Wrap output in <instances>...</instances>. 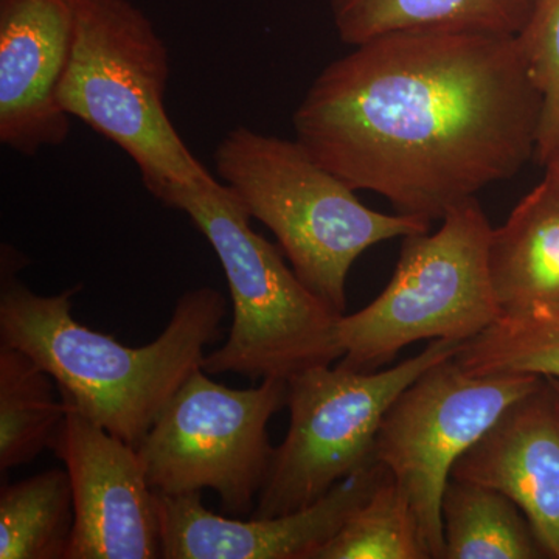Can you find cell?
Masks as SVG:
<instances>
[{"mask_svg": "<svg viewBox=\"0 0 559 559\" xmlns=\"http://www.w3.org/2000/svg\"><path fill=\"white\" fill-rule=\"evenodd\" d=\"M540 117L516 36L417 31L330 62L293 123L297 142L353 190L432 223L520 173L536 156Z\"/></svg>", "mask_w": 559, "mask_h": 559, "instance_id": "obj_1", "label": "cell"}, {"mask_svg": "<svg viewBox=\"0 0 559 559\" xmlns=\"http://www.w3.org/2000/svg\"><path fill=\"white\" fill-rule=\"evenodd\" d=\"M20 253L2 250L0 344L21 349L53 378L61 401L138 448L205 348L223 340L227 304L202 286L179 297L170 322L145 347L132 348L73 318L81 286L39 296L20 278Z\"/></svg>", "mask_w": 559, "mask_h": 559, "instance_id": "obj_2", "label": "cell"}, {"mask_svg": "<svg viewBox=\"0 0 559 559\" xmlns=\"http://www.w3.org/2000/svg\"><path fill=\"white\" fill-rule=\"evenodd\" d=\"M154 198L189 216L215 250L229 285V337L205 355V373L288 381L342 359L337 323L344 314L297 277L278 246L250 227L248 210L226 183L212 178L170 186Z\"/></svg>", "mask_w": 559, "mask_h": 559, "instance_id": "obj_3", "label": "cell"}, {"mask_svg": "<svg viewBox=\"0 0 559 559\" xmlns=\"http://www.w3.org/2000/svg\"><path fill=\"white\" fill-rule=\"evenodd\" d=\"M221 182L277 238L297 277L344 314L353 263L371 246L429 231V221L385 215L323 168L296 139L238 127L213 154Z\"/></svg>", "mask_w": 559, "mask_h": 559, "instance_id": "obj_4", "label": "cell"}, {"mask_svg": "<svg viewBox=\"0 0 559 559\" xmlns=\"http://www.w3.org/2000/svg\"><path fill=\"white\" fill-rule=\"evenodd\" d=\"M73 43L58 102L116 143L151 194L215 178L186 145L165 109L170 53L131 0H72Z\"/></svg>", "mask_w": 559, "mask_h": 559, "instance_id": "obj_5", "label": "cell"}, {"mask_svg": "<svg viewBox=\"0 0 559 559\" xmlns=\"http://www.w3.org/2000/svg\"><path fill=\"white\" fill-rule=\"evenodd\" d=\"M439 230L403 238L388 288L342 316L341 366L374 371L419 341L463 342L502 318L488 270L492 227L477 198L444 215Z\"/></svg>", "mask_w": 559, "mask_h": 559, "instance_id": "obj_6", "label": "cell"}, {"mask_svg": "<svg viewBox=\"0 0 559 559\" xmlns=\"http://www.w3.org/2000/svg\"><path fill=\"white\" fill-rule=\"evenodd\" d=\"M460 345L430 341L419 355L388 370L359 371L340 364L293 374L286 381L288 433L275 448L250 518L305 509L374 462L378 432L392 404L430 367L454 358Z\"/></svg>", "mask_w": 559, "mask_h": 559, "instance_id": "obj_7", "label": "cell"}, {"mask_svg": "<svg viewBox=\"0 0 559 559\" xmlns=\"http://www.w3.org/2000/svg\"><path fill=\"white\" fill-rule=\"evenodd\" d=\"M286 396L288 382L278 378L230 389L194 371L138 447L151 488L165 496L212 489L223 514L252 516L274 457L267 425Z\"/></svg>", "mask_w": 559, "mask_h": 559, "instance_id": "obj_8", "label": "cell"}, {"mask_svg": "<svg viewBox=\"0 0 559 559\" xmlns=\"http://www.w3.org/2000/svg\"><path fill=\"white\" fill-rule=\"evenodd\" d=\"M543 380L513 373L473 377L450 358L412 382L385 414L374 460L409 500L429 559H443L441 499L455 463Z\"/></svg>", "mask_w": 559, "mask_h": 559, "instance_id": "obj_9", "label": "cell"}, {"mask_svg": "<svg viewBox=\"0 0 559 559\" xmlns=\"http://www.w3.org/2000/svg\"><path fill=\"white\" fill-rule=\"evenodd\" d=\"M50 450L72 484L75 522L66 559L162 558L159 498L138 448L66 406Z\"/></svg>", "mask_w": 559, "mask_h": 559, "instance_id": "obj_10", "label": "cell"}, {"mask_svg": "<svg viewBox=\"0 0 559 559\" xmlns=\"http://www.w3.org/2000/svg\"><path fill=\"white\" fill-rule=\"evenodd\" d=\"M390 476L374 460L311 506L271 518L212 513L202 495H157L162 558L311 559Z\"/></svg>", "mask_w": 559, "mask_h": 559, "instance_id": "obj_11", "label": "cell"}, {"mask_svg": "<svg viewBox=\"0 0 559 559\" xmlns=\"http://www.w3.org/2000/svg\"><path fill=\"white\" fill-rule=\"evenodd\" d=\"M72 43V0H0V142L22 156L69 138L58 91Z\"/></svg>", "mask_w": 559, "mask_h": 559, "instance_id": "obj_12", "label": "cell"}, {"mask_svg": "<svg viewBox=\"0 0 559 559\" xmlns=\"http://www.w3.org/2000/svg\"><path fill=\"white\" fill-rule=\"evenodd\" d=\"M452 479L498 489L527 518L547 558L559 559V395L544 378L452 469Z\"/></svg>", "mask_w": 559, "mask_h": 559, "instance_id": "obj_13", "label": "cell"}, {"mask_svg": "<svg viewBox=\"0 0 559 559\" xmlns=\"http://www.w3.org/2000/svg\"><path fill=\"white\" fill-rule=\"evenodd\" d=\"M488 270L502 316L559 308V190L547 176L492 229Z\"/></svg>", "mask_w": 559, "mask_h": 559, "instance_id": "obj_14", "label": "cell"}, {"mask_svg": "<svg viewBox=\"0 0 559 559\" xmlns=\"http://www.w3.org/2000/svg\"><path fill=\"white\" fill-rule=\"evenodd\" d=\"M535 0H329L342 43L359 46L393 32L520 35Z\"/></svg>", "mask_w": 559, "mask_h": 559, "instance_id": "obj_15", "label": "cell"}, {"mask_svg": "<svg viewBox=\"0 0 559 559\" xmlns=\"http://www.w3.org/2000/svg\"><path fill=\"white\" fill-rule=\"evenodd\" d=\"M441 520L443 559L547 558L525 514L498 489L451 477Z\"/></svg>", "mask_w": 559, "mask_h": 559, "instance_id": "obj_16", "label": "cell"}, {"mask_svg": "<svg viewBox=\"0 0 559 559\" xmlns=\"http://www.w3.org/2000/svg\"><path fill=\"white\" fill-rule=\"evenodd\" d=\"M53 378L21 349L0 344V471L33 462L51 448L66 417Z\"/></svg>", "mask_w": 559, "mask_h": 559, "instance_id": "obj_17", "label": "cell"}, {"mask_svg": "<svg viewBox=\"0 0 559 559\" xmlns=\"http://www.w3.org/2000/svg\"><path fill=\"white\" fill-rule=\"evenodd\" d=\"M75 510L68 471L49 469L0 491V559H62Z\"/></svg>", "mask_w": 559, "mask_h": 559, "instance_id": "obj_18", "label": "cell"}, {"mask_svg": "<svg viewBox=\"0 0 559 559\" xmlns=\"http://www.w3.org/2000/svg\"><path fill=\"white\" fill-rule=\"evenodd\" d=\"M454 359L473 377L513 373L559 381V308L502 316L463 342Z\"/></svg>", "mask_w": 559, "mask_h": 559, "instance_id": "obj_19", "label": "cell"}, {"mask_svg": "<svg viewBox=\"0 0 559 559\" xmlns=\"http://www.w3.org/2000/svg\"><path fill=\"white\" fill-rule=\"evenodd\" d=\"M311 559H429L417 520L393 477L382 481Z\"/></svg>", "mask_w": 559, "mask_h": 559, "instance_id": "obj_20", "label": "cell"}, {"mask_svg": "<svg viewBox=\"0 0 559 559\" xmlns=\"http://www.w3.org/2000/svg\"><path fill=\"white\" fill-rule=\"evenodd\" d=\"M516 39L543 97L536 157L544 165L559 148V0H535Z\"/></svg>", "mask_w": 559, "mask_h": 559, "instance_id": "obj_21", "label": "cell"}, {"mask_svg": "<svg viewBox=\"0 0 559 559\" xmlns=\"http://www.w3.org/2000/svg\"><path fill=\"white\" fill-rule=\"evenodd\" d=\"M544 167H546L547 178H549L559 190V148L546 160Z\"/></svg>", "mask_w": 559, "mask_h": 559, "instance_id": "obj_22", "label": "cell"}, {"mask_svg": "<svg viewBox=\"0 0 559 559\" xmlns=\"http://www.w3.org/2000/svg\"><path fill=\"white\" fill-rule=\"evenodd\" d=\"M551 382V385H554L555 390H557L559 395V381L558 380H549Z\"/></svg>", "mask_w": 559, "mask_h": 559, "instance_id": "obj_23", "label": "cell"}]
</instances>
